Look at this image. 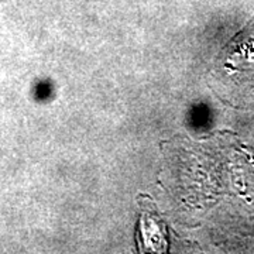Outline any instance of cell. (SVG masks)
I'll return each instance as SVG.
<instances>
[{"label": "cell", "mask_w": 254, "mask_h": 254, "mask_svg": "<svg viewBox=\"0 0 254 254\" xmlns=\"http://www.w3.org/2000/svg\"><path fill=\"white\" fill-rule=\"evenodd\" d=\"M141 215L137 227V245L140 252H153V253H165L168 252V239H167V225L160 218L154 202L150 198H144V202L140 200Z\"/></svg>", "instance_id": "1"}]
</instances>
